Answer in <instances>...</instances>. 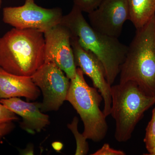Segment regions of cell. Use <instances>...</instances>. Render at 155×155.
Wrapping results in <instances>:
<instances>
[{"mask_svg": "<svg viewBox=\"0 0 155 155\" xmlns=\"http://www.w3.org/2000/svg\"><path fill=\"white\" fill-rule=\"evenodd\" d=\"M0 103L22 117L20 127L31 134L41 132L50 124L49 116L41 110V103L27 102L18 97L1 99Z\"/></svg>", "mask_w": 155, "mask_h": 155, "instance_id": "11", "label": "cell"}, {"mask_svg": "<svg viewBox=\"0 0 155 155\" xmlns=\"http://www.w3.org/2000/svg\"><path fill=\"white\" fill-rule=\"evenodd\" d=\"M44 33L13 28L0 38V67L7 72L31 76L45 63Z\"/></svg>", "mask_w": 155, "mask_h": 155, "instance_id": "2", "label": "cell"}, {"mask_svg": "<svg viewBox=\"0 0 155 155\" xmlns=\"http://www.w3.org/2000/svg\"><path fill=\"white\" fill-rule=\"evenodd\" d=\"M14 127L13 122H7L0 125V139L10 133Z\"/></svg>", "mask_w": 155, "mask_h": 155, "instance_id": "19", "label": "cell"}, {"mask_svg": "<svg viewBox=\"0 0 155 155\" xmlns=\"http://www.w3.org/2000/svg\"><path fill=\"white\" fill-rule=\"evenodd\" d=\"M92 155H125L123 151L112 148L108 143H105L103 147Z\"/></svg>", "mask_w": 155, "mask_h": 155, "instance_id": "18", "label": "cell"}, {"mask_svg": "<svg viewBox=\"0 0 155 155\" xmlns=\"http://www.w3.org/2000/svg\"><path fill=\"white\" fill-rule=\"evenodd\" d=\"M78 118L75 116L71 123L68 124L67 127L74 134L76 140V149L75 155H87L88 152L89 147L87 141V139L82 134L79 133L78 131Z\"/></svg>", "mask_w": 155, "mask_h": 155, "instance_id": "14", "label": "cell"}, {"mask_svg": "<svg viewBox=\"0 0 155 155\" xmlns=\"http://www.w3.org/2000/svg\"><path fill=\"white\" fill-rule=\"evenodd\" d=\"M119 74V83L135 81L147 94L155 97V15L136 29Z\"/></svg>", "mask_w": 155, "mask_h": 155, "instance_id": "3", "label": "cell"}, {"mask_svg": "<svg viewBox=\"0 0 155 155\" xmlns=\"http://www.w3.org/2000/svg\"><path fill=\"white\" fill-rule=\"evenodd\" d=\"M148 154L155 155V107L152 111V116L146 129V134L143 139Z\"/></svg>", "mask_w": 155, "mask_h": 155, "instance_id": "15", "label": "cell"}, {"mask_svg": "<svg viewBox=\"0 0 155 155\" xmlns=\"http://www.w3.org/2000/svg\"><path fill=\"white\" fill-rule=\"evenodd\" d=\"M129 19L136 29L143 27L155 15V0H128Z\"/></svg>", "mask_w": 155, "mask_h": 155, "instance_id": "13", "label": "cell"}, {"mask_svg": "<svg viewBox=\"0 0 155 155\" xmlns=\"http://www.w3.org/2000/svg\"><path fill=\"white\" fill-rule=\"evenodd\" d=\"M41 90L42 112L57 111L66 101L70 80L55 64L45 63L31 76Z\"/></svg>", "mask_w": 155, "mask_h": 155, "instance_id": "7", "label": "cell"}, {"mask_svg": "<svg viewBox=\"0 0 155 155\" xmlns=\"http://www.w3.org/2000/svg\"><path fill=\"white\" fill-rule=\"evenodd\" d=\"M64 15L59 8H45L34 0H25L23 5L3 10L5 23L18 29H35L45 32L61 23Z\"/></svg>", "mask_w": 155, "mask_h": 155, "instance_id": "6", "label": "cell"}, {"mask_svg": "<svg viewBox=\"0 0 155 155\" xmlns=\"http://www.w3.org/2000/svg\"><path fill=\"white\" fill-rule=\"evenodd\" d=\"M71 43L75 65L91 79L94 86L101 93L104 102L103 112L107 117L110 115L112 106V85L106 79L104 66L95 55L82 47L76 38L71 37Z\"/></svg>", "mask_w": 155, "mask_h": 155, "instance_id": "9", "label": "cell"}, {"mask_svg": "<svg viewBox=\"0 0 155 155\" xmlns=\"http://www.w3.org/2000/svg\"><path fill=\"white\" fill-rule=\"evenodd\" d=\"M110 114L116 122L115 138L119 142L131 138L145 112L155 104V97L148 95L135 81H128L111 86Z\"/></svg>", "mask_w": 155, "mask_h": 155, "instance_id": "4", "label": "cell"}, {"mask_svg": "<svg viewBox=\"0 0 155 155\" xmlns=\"http://www.w3.org/2000/svg\"><path fill=\"white\" fill-rule=\"evenodd\" d=\"M103 0H73L74 5L82 12L90 13L99 6Z\"/></svg>", "mask_w": 155, "mask_h": 155, "instance_id": "16", "label": "cell"}, {"mask_svg": "<svg viewBox=\"0 0 155 155\" xmlns=\"http://www.w3.org/2000/svg\"><path fill=\"white\" fill-rule=\"evenodd\" d=\"M60 24L67 28L71 37L76 38L82 47L98 58L104 68L107 81L113 85L120 73L128 46L118 38L95 30L85 20L82 11L74 5L69 14L63 16Z\"/></svg>", "mask_w": 155, "mask_h": 155, "instance_id": "1", "label": "cell"}, {"mask_svg": "<svg viewBox=\"0 0 155 155\" xmlns=\"http://www.w3.org/2000/svg\"><path fill=\"white\" fill-rule=\"evenodd\" d=\"M2 0H0V8L2 7Z\"/></svg>", "mask_w": 155, "mask_h": 155, "instance_id": "20", "label": "cell"}, {"mask_svg": "<svg viewBox=\"0 0 155 155\" xmlns=\"http://www.w3.org/2000/svg\"><path fill=\"white\" fill-rule=\"evenodd\" d=\"M40 91L30 76L12 74L0 67V98L24 97L35 101Z\"/></svg>", "mask_w": 155, "mask_h": 155, "instance_id": "12", "label": "cell"}, {"mask_svg": "<svg viewBox=\"0 0 155 155\" xmlns=\"http://www.w3.org/2000/svg\"><path fill=\"white\" fill-rule=\"evenodd\" d=\"M18 119L17 114L7 109L0 103V125Z\"/></svg>", "mask_w": 155, "mask_h": 155, "instance_id": "17", "label": "cell"}, {"mask_svg": "<svg viewBox=\"0 0 155 155\" xmlns=\"http://www.w3.org/2000/svg\"><path fill=\"white\" fill-rule=\"evenodd\" d=\"M44 33L45 63L55 64L70 80L75 78L77 67L69 30L60 23Z\"/></svg>", "mask_w": 155, "mask_h": 155, "instance_id": "8", "label": "cell"}, {"mask_svg": "<svg viewBox=\"0 0 155 155\" xmlns=\"http://www.w3.org/2000/svg\"><path fill=\"white\" fill-rule=\"evenodd\" d=\"M84 75L77 68L75 78L70 80L66 101L71 104L83 122L84 136L98 142L105 137L108 129L106 117L100 108L103 97L97 89L87 84Z\"/></svg>", "mask_w": 155, "mask_h": 155, "instance_id": "5", "label": "cell"}, {"mask_svg": "<svg viewBox=\"0 0 155 155\" xmlns=\"http://www.w3.org/2000/svg\"><path fill=\"white\" fill-rule=\"evenodd\" d=\"M88 17L95 30L118 38L124 23L129 20L128 0H103L95 10L89 13Z\"/></svg>", "mask_w": 155, "mask_h": 155, "instance_id": "10", "label": "cell"}]
</instances>
